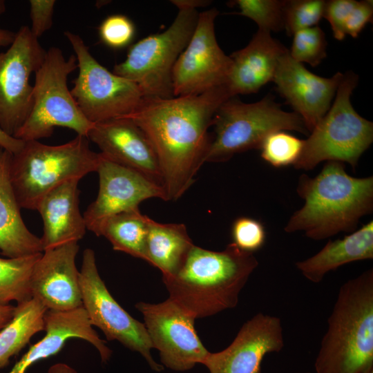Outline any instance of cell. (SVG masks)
Returning a JSON list of instances; mask_svg holds the SVG:
<instances>
[{
	"instance_id": "6da1fadb",
	"label": "cell",
	"mask_w": 373,
	"mask_h": 373,
	"mask_svg": "<svg viewBox=\"0 0 373 373\" xmlns=\"http://www.w3.org/2000/svg\"><path fill=\"white\" fill-rule=\"evenodd\" d=\"M231 97L227 84L195 95L143 97L133 112L124 117L131 119L152 144L166 201L178 200L193 184L207 162L211 141L209 128L218 108Z\"/></svg>"
},
{
	"instance_id": "7a4b0ae2",
	"label": "cell",
	"mask_w": 373,
	"mask_h": 373,
	"mask_svg": "<svg viewBox=\"0 0 373 373\" xmlns=\"http://www.w3.org/2000/svg\"><path fill=\"white\" fill-rule=\"evenodd\" d=\"M297 193L305 203L290 217L285 231H303L315 240L354 231L359 220L373 210V176L352 177L340 162H327L314 178L303 174Z\"/></svg>"
},
{
	"instance_id": "3957f363",
	"label": "cell",
	"mask_w": 373,
	"mask_h": 373,
	"mask_svg": "<svg viewBox=\"0 0 373 373\" xmlns=\"http://www.w3.org/2000/svg\"><path fill=\"white\" fill-rule=\"evenodd\" d=\"M258 261L233 242L220 251L195 245L172 276L162 277L169 297L195 318L233 309Z\"/></svg>"
},
{
	"instance_id": "277c9868",
	"label": "cell",
	"mask_w": 373,
	"mask_h": 373,
	"mask_svg": "<svg viewBox=\"0 0 373 373\" xmlns=\"http://www.w3.org/2000/svg\"><path fill=\"white\" fill-rule=\"evenodd\" d=\"M314 368L316 373L373 372V269L339 289L327 319Z\"/></svg>"
},
{
	"instance_id": "5b68a950",
	"label": "cell",
	"mask_w": 373,
	"mask_h": 373,
	"mask_svg": "<svg viewBox=\"0 0 373 373\" xmlns=\"http://www.w3.org/2000/svg\"><path fill=\"white\" fill-rule=\"evenodd\" d=\"M99 160V153L90 149L85 136L60 145L24 141L10 164L11 183L21 208L36 210L41 199L55 188L97 171Z\"/></svg>"
},
{
	"instance_id": "8992f818",
	"label": "cell",
	"mask_w": 373,
	"mask_h": 373,
	"mask_svg": "<svg viewBox=\"0 0 373 373\" xmlns=\"http://www.w3.org/2000/svg\"><path fill=\"white\" fill-rule=\"evenodd\" d=\"M358 82L352 71L344 74L329 111L304 140L296 169L312 170L323 161L347 162L355 169L373 141V124L358 114L350 97Z\"/></svg>"
},
{
	"instance_id": "52a82bcc",
	"label": "cell",
	"mask_w": 373,
	"mask_h": 373,
	"mask_svg": "<svg viewBox=\"0 0 373 373\" xmlns=\"http://www.w3.org/2000/svg\"><path fill=\"white\" fill-rule=\"evenodd\" d=\"M77 69L75 55L66 58L58 47H50L35 72L30 112L13 137L23 141L48 137L55 127H65L88 137L94 124L84 115L67 86Z\"/></svg>"
},
{
	"instance_id": "ba28073f",
	"label": "cell",
	"mask_w": 373,
	"mask_h": 373,
	"mask_svg": "<svg viewBox=\"0 0 373 373\" xmlns=\"http://www.w3.org/2000/svg\"><path fill=\"white\" fill-rule=\"evenodd\" d=\"M214 135L207 162H222L235 154L260 148L271 133L295 131L309 133L301 117L296 113L283 111L272 95L247 104L231 97L218 108L213 121Z\"/></svg>"
},
{
	"instance_id": "9c48e42d",
	"label": "cell",
	"mask_w": 373,
	"mask_h": 373,
	"mask_svg": "<svg viewBox=\"0 0 373 373\" xmlns=\"http://www.w3.org/2000/svg\"><path fill=\"white\" fill-rule=\"evenodd\" d=\"M198 14L195 9H179L166 30L131 46L126 59L113 73L135 83L143 97H173V69L192 36Z\"/></svg>"
},
{
	"instance_id": "30bf717a",
	"label": "cell",
	"mask_w": 373,
	"mask_h": 373,
	"mask_svg": "<svg viewBox=\"0 0 373 373\" xmlns=\"http://www.w3.org/2000/svg\"><path fill=\"white\" fill-rule=\"evenodd\" d=\"M64 35L77 61L70 93L87 119L95 124L132 113L143 97L138 86L100 64L79 35L66 31Z\"/></svg>"
},
{
	"instance_id": "8fae6325",
	"label": "cell",
	"mask_w": 373,
	"mask_h": 373,
	"mask_svg": "<svg viewBox=\"0 0 373 373\" xmlns=\"http://www.w3.org/2000/svg\"><path fill=\"white\" fill-rule=\"evenodd\" d=\"M79 284L82 306L91 325L100 329L108 341H117L139 352L153 370H162L151 356L153 347L144 324L132 317L111 296L100 277L91 249L83 252Z\"/></svg>"
},
{
	"instance_id": "7c38bea8",
	"label": "cell",
	"mask_w": 373,
	"mask_h": 373,
	"mask_svg": "<svg viewBox=\"0 0 373 373\" xmlns=\"http://www.w3.org/2000/svg\"><path fill=\"white\" fill-rule=\"evenodd\" d=\"M46 51L28 26H22L6 52H0V128L14 136L27 119L32 105V73Z\"/></svg>"
},
{
	"instance_id": "4fadbf2b",
	"label": "cell",
	"mask_w": 373,
	"mask_h": 373,
	"mask_svg": "<svg viewBox=\"0 0 373 373\" xmlns=\"http://www.w3.org/2000/svg\"><path fill=\"white\" fill-rule=\"evenodd\" d=\"M218 13L213 8L198 14L192 36L173 69L174 97L199 95L227 84L232 60L216 40L214 21Z\"/></svg>"
},
{
	"instance_id": "5bb4252c",
	"label": "cell",
	"mask_w": 373,
	"mask_h": 373,
	"mask_svg": "<svg viewBox=\"0 0 373 373\" xmlns=\"http://www.w3.org/2000/svg\"><path fill=\"white\" fill-rule=\"evenodd\" d=\"M135 307L143 315L152 347L165 366L185 371L203 363L209 352L196 333L195 318L175 301L169 298L156 304L139 302Z\"/></svg>"
},
{
	"instance_id": "9a60e30c",
	"label": "cell",
	"mask_w": 373,
	"mask_h": 373,
	"mask_svg": "<svg viewBox=\"0 0 373 373\" xmlns=\"http://www.w3.org/2000/svg\"><path fill=\"white\" fill-rule=\"evenodd\" d=\"M99 154L97 169L99 180L98 194L83 214L86 229L97 236L108 218L139 209V204L147 199L166 201L162 186L139 172Z\"/></svg>"
},
{
	"instance_id": "2e32d148",
	"label": "cell",
	"mask_w": 373,
	"mask_h": 373,
	"mask_svg": "<svg viewBox=\"0 0 373 373\" xmlns=\"http://www.w3.org/2000/svg\"><path fill=\"white\" fill-rule=\"evenodd\" d=\"M284 345L280 318L260 312L242 325L228 347L209 352L202 364L209 373H260L265 355L279 352Z\"/></svg>"
},
{
	"instance_id": "e0dca14e",
	"label": "cell",
	"mask_w": 373,
	"mask_h": 373,
	"mask_svg": "<svg viewBox=\"0 0 373 373\" xmlns=\"http://www.w3.org/2000/svg\"><path fill=\"white\" fill-rule=\"evenodd\" d=\"M343 76L340 72L330 78L318 76L292 59L289 50L280 58L272 81L310 133L329 111Z\"/></svg>"
},
{
	"instance_id": "ac0fdd59",
	"label": "cell",
	"mask_w": 373,
	"mask_h": 373,
	"mask_svg": "<svg viewBox=\"0 0 373 373\" xmlns=\"http://www.w3.org/2000/svg\"><path fill=\"white\" fill-rule=\"evenodd\" d=\"M79 247L69 242L43 251L30 276L32 298L47 310L66 312L82 307L79 271L75 260Z\"/></svg>"
},
{
	"instance_id": "d6986e66",
	"label": "cell",
	"mask_w": 373,
	"mask_h": 373,
	"mask_svg": "<svg viewBox=\"0 0 373 373\" xmlns=\"http://www.w3.org/2000/svg\"><path fill=\"white\" fill-rule=\"evenodd\" d=\"M87 137L105 158L136 171L162 186L155 151L131 119L123 117L95 123Z\"/></svg>"
},
{
	"instance_id": "ffe728a7",
	"label": "cell",
	"mask_w": 373,
	"mask_h": 373,
	"mask_svg": "<svg viewBox=\"0 0 373 373\" xmlns=\"http://www.w3.org/2000/svg\"><path fill=\"white\" fill-rule=\"evenodd\" d=\"M44 337L31 345L8 373H26L34 363L57 354L67 340L83 339L99 352L102 361L107 362L112 354L106 341L100 338L91 325L82 307L66 312L47 310Z\"/></svg>"
},
{
	"instance_id": "44dd1931",
	"label": "cell",
	"mask_w": 373,
	"mask_h": 373,
	"mask_svg": "<svg viewBox=\"0 0 373 373\" xmlns=\"http://www.w3.org/2000/svg\"><path fill=\"white\" fill-rule=\"evenodd\" d=\"M289 50L259 30L245 48L232 53V67L227 86L232 97L258 92L273 80L280 58Z\"/></svg>"
},
{
	"instance_id": "7402d4cb",
	"label": "cell",
	"mask_w": 373,
	"mask_h": 373,
	"mask_svg": "<svg viewBox=\"0 0 373 373\" xmlns=\"http://www.w3.org/2000/svg\"><path fill=\"white\" fill-rule=\"evenodd\" d=\"M72 180L46 194L39 202L38 211L44 222L41 238L43 251L81 240L86 226L79 208L78 183Z\"/></svg>"
},
{
	"instance_id": "603a6c76",
	"label": "cell",
	"mask_w": 373,
	"mask_h": 373,
	"mask_svg": "<svg viewBox=\"0 0 373 373\" xmlns=\"http://www.w3.org/2000/svg\"><path fill=\"white\" fill-rule=\"evenodd\" d=\"M12 154L0 148V251L8 258L43 252L41 238L30 231L10 180Z\"/></svg>"
},
{
	"instance_id": "cb8c5ba5",
	"label": "cell",
	"mask_w": 373,
	"mask_h": 373,
	"mask_svg": "<svg viewBox=\"0 0 373 373\" xmlns=\"http://www.w3.org/2000/svg\"><path fill=\"white\" fill-rule=\"evenodd\" d=\"M373 258V221L342 239L329 240L314 256L297 262L303 276L314 283H321L329 271L345 264Z\"/></svg>"
},
{
	"instance_id": "d4e9b609",
	"label": "cell",
	"mask_w": 373,
	"mask_h": 373,
	"mask_svg": "<svg viewBox=\"0 0 373 373\" xmlns=\"http://www.w3.org/2000/svg\"><path fill=\"white\" fill-rule=\"evenodd\" d=\"M194 245L182 223H162L149 220L146 261L159 269L162 277L175 274Z\"/></svg>"
},
{
	"instance_id": "484cf974",
	"label": "cell",
	"mask_w": 373,
	"mask_h": 373,
	"mask_svg": "<svg viewBox=\"0 0 373 373\" xmlns=\"http://www.w3.org/2000/svg\"><path fill=\"white\" fill-rule=\"evenodd\" d=\"M46 312L35 298L17 304L12 318L0 330V368L8 365L35 334L45 330Z\"/></svg>"
},
{
	"instance_id": "4316f807",
	"label": "cell",
	"mask_w": 373,
	"mask_h": 373,
	"mask_svg": "<svg viewBox=\"0 0 373 373\" xmlns=\"http://www.w3.org/2000/svg\"><path fill=\"white\" fill-rule=\"evenodd\" d=\"M149 218L141 213L139 209L117 214L104 222L99 236L105 237L114 250L146 261Z\"/></svg>"
},
{
	"instance_id": "83f0119b",
	"label": "cell",
	"mask_w": 373,
	"mask_h": 373,
	"mask_svg": "<svg viewBox=\"0 0 373 373\" xmlns=\"http://www.w3.org/2000/svg\"><path fill=\"white\" fill-rule=\"evenodd\" d=\"M41 253L18 258H0V305L20 303L32 298L30 276Z\"/></svg>"
},
{
	"instance_id": "f1b7e54d",
	"label": "cell",
	"mask_w": 373,
	"mask_h": 373,
	"mask_svg": "<svg viewBox=\"0 0 373 373\" xmlns=\"http://www.w3.org/2000/svg\"><path fill=\"white\" fill-rule=\"evenodd\" d=\"M304 144L302 140L283 131L271 133L260 149L262 158L275 167L294 165L299 159Z\"/></svg>"
},
{
	"instance_id": "f546056e",
	"label": "cell",
	"mask_w": 373,
	"mask_h": 373,
	"mask_svg": "<svg viewBox=\"0 0 373 373\" xmlns=\"http://www.w3.org/2000/svg\"><path fill=\"white\" fill-rule=\"evenodd\" d=\"M230 4L240 9L239 15L255 21L259 30L271 32L284 29V1L236 0Z\"/></svg>"
},
{
	"instance_id": "4dcf8cb0",
	"label": "cell",
	"mask_w": 373,
	"mask_h": 373,
	"mask_svg": "<svg viewBox=\"0 0 373 373\" xmlns=\"http://www.w3.org/2000/svg\"><path fill=\"white\" fill-rule=\"evenodd\" d=\"M323 0H285L283 6L284 29L290 37L295 32L317 26L325 10Z\"/></svg>"
},
{
	"instance_id": "1f68e13d",
	"label": "cell",
	"mask_w": 373,
	"mask_h": 373,
	"mask_svg": "<svg viewBox=\"0 0 373 373\" xmlns=\"http://www.w3.org/2000/svg\"><path fill=\"white\" fill-rule=\"evenodd\" d=\"M289 55L295 61L307 63L313 67L321 64L326 56L327 41L318 26L295 32Z\"/></svg>"
},
{
	"instance_id": "d6a6232c",
	"label": "cell",
	"mask_w": 373,
	"mask_h": 373,
	"mask_svg": "<svg viewBox=\"0 0 373 373\" xmlns=\"http://www.w3.org/2000/svg\"><path fill=\"white\" fill-rule=\"evenodd\" d=\"M98 33L104 45L113 49H121L129 46L133 40L135 26L126 15L114 14L102 21Z\"/></svg>"
},
{
	"instance_id": "836d02e7",
	"label": "cell",
	"mask_w": 373,
	"mask_h": 373,
	"mask_svg": "<svg viewBox=\"0 0 373 373\" xmlns=\"http://www.w3.org/2000/svg\"><path fill=\"white\" fill-rule=\"evenodd\" d=\"M233 243L242 251L253 253L265 244L266 232L258 220L249 218H236L231 227Z\"/></svg>"
},
{
	"instance_id": "e575fe53",
	"label": "cell",
	"mask_w": 373,
	"mask_h": 373,
	"mask_svg": "<svg viewBox=\"0 0 373 373\" xmlns=\"http://www.w3.org/2000/svg\"><path fill=\"white\" fill-rule=\"evenodd\" d=\"M356 2L355 0L326 1L323 17L329 21L336 39H345V24Z\"/></svg>"
},
{
	"instance_id": "d590c367",
	"label": "cell",
	"mask_w": 373,
	"mask_h": 373,
	"mask_svg": "<svg viewBox=\"0 0 373 373\" xmlns=\"http://www.w3.org/2000/svg\"><path fill=\"white\" fill-rule=\"evenodd\" d=\"M55 0H30V17L32 34L37 39L52 26Z\"/></svg>"
},
{
	"instance_id": "8d00e7d4",
	"label": "cell",
	"mask_w": 373,
	"mask_h": 373,
	"mask_svg": "<svg viewBox=\"0 0 373 373\" xmlns=\"http://www.w3.org/2000/svg\"><path fill=\"white\" fill-rule=\"evenodd\" d=\"M373 1L363 0L357 1L351 12L346 24L345 34L356 38L367 23L372 22Z\"/></svg>"
},
{
	"instance_id": "74e56055",
	"label": "cell",
	"mask_w": 373,
	"mask_h": 373,
	"mask_svg": "<svg viewBox=\"0 0 373 373\" xmlns=\"http://www.w3.org/2000/svg\"><path fill=\"white\" fill-rule=\"evenodd\" d=\"M24 144V141L6 133L0 128V148L4 149L12 155L19 152Z\"/></svg>"
},
{
	"instance_id": "f35d334b",
	"label": "cell",
	"mask_w": 373,
	"mask_h": 373,
	"mask_svg": "<svg viewBox=\"0 0 373 373\" xmlns=\"http://www.w3.org/2000/svg\"><path fill=\"white\" fill-rule=\"evenodd\" d=\"M15 306L12 305H0V330L12 318Z\"/></svg>"
},
{
	"instance_id": "ab89813d",
	"label": "cell",
	"mask_w": 373,
	"mask_h": 373,
	"mask_svg": "<svg viewBox=\"0 0 373 373\" xmlns=\"http://www.w3.org/2000/svg\"><path fill=\"white\" fill-rule=\"evenodd\" d=\"M178 9L189 8L195 9L198 7L206 6L209 4V1L204 0H173L171 1Z\"/></svg>"
},
{
	"instance_id": "60d3db41",
	"label": "cell",
	"mask_w": 373,
	"mask_h": 373,
	"mask_svg": "<svg viewBox=\"0 0 373 373\" xmlns=\"http://www.w3.org/2000/svg\"><path fill=\"white\" fill-rule=\"evenodd\" d=\"M16 32L0 27V46H10L13 42Z\"/></svg>"
},
{
	"instance_id": "b9f144b4",
	"label": "cell",
	"mask_w": 373,
	"mask_h": 373,
	"mask_svg": "<svg viewBox=\"0 0 373 373\" xmlns=\"http://www.w3.org/2000/svg\"><path fill=\"white\" fill-rule=\"evenodd\" d=\"M47 373H77L75 369L63 363H55L48 370Z\"/></svg>"
},
{
	"instance_id": "7bdbcfd3",
	"label": "cell",
	"mask_w": 373,
	"mask_h": 373,
	"mask_svg": "<svg viewBox=\"0 0 373 373\" xmlns=\"http://www.w3.org/2000/svg\"><path fill=\"white\" fill-rule=\"evenodd\" d=\"M6 10L5 1L0 0V15H1Z\"/></svg>"
},
{
	"instance_id": "ee69618b",
	"label": "cell",
	"mask_w": 373,
	"mask_h": 373,
	"mask_svg": "<svg viewBox=\"0 0 373 373\" xmlns=\"http://www.w3.org/2000/svg\"><path fill=\"white\" fill-rule=\"evenodd\" d=\"M370 373H373V372H371Z\"/></svg>"
},
{
	"instance_id": "f6af8a7d",
	"label": "cell",
	"mask_w": 373,
	"mask_h": 373,
	"mask_svg": "<svg viewBox=\"0 0 373 373\" xmlns=\"http://www.w3.org/2000/svg\"><path fill=\"white\" fill-rule=\"evenodd\" d=\"M306 373H310V372H306Z\"/></svg>"
}]
</instances>
